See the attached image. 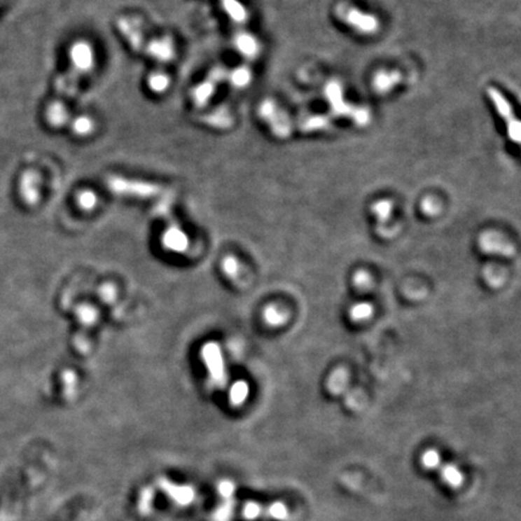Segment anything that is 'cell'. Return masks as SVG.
<instances>
[{
  "instance_id": "obj_1",
  "label": "cell",
  "mask_w": 521,
  "mask_h": 521,
  "mask_svg": "<svg viewBox=\"0 0 521 521\" xmlns=\"http://www.w3.org/2000/svg\"><path fill=\"white\" fill-rule=\"evenodd\" d=\"M96 65V53L87 40H76L69 48V67L57 76L55 90L58 96L73 98L78 93L83 76L90 74Z\"/></svg>"
},
{
  "instance_id": "obj_2",
  "label": "cell",
  "mask_w": 521,
  "mask_h": 521,
  "mask_svg": "<svg viewBox=\"0 0 521 521\" xmlns=\"http://www.w3.org/2000/svg\"><path fill=\"white\" fill-rule=\"evenodd\" d=\"M106 185L115 195L134 197L141 200H150L163 195L165 188L153 183H148L138 179L125 178L120 175H110L106 179Z\"/></svg>"
},
{
  "instance_id": "obj_3",
  "label": "cell",
  "mask_w": 521,
  "mask_h": 521,
  "mask_svg": "<svg viewBox=\"0 0 521 521\" xmlns=\"http://www.w3.org/2000/svg\"><path fill=\"white\" fill-rule=\"evenodd\" d=\"M228 69L225 65H216L209 71L204 80L197 83L191 91L192 103L195 108L203 109L210 103L214 95L216 93L220 83L227 81Z\"/></svg>"
},
{
  "instance_id": "obj_4",
  "label": "cell",
  "mask_w": 521,
  "mask_h": 521,
  "mask_svg": "<svg viewBox=\"0 0 521 521\" xmlns=\"http://www.w3.org/2000/svg\"><path fill=\"white\" fill-rule=\"evenodd\" d=\"M258 115L268 125L275 137L286 138L291 133V120L273 100H263L258 106Z\"/></svg>"
},
{
  "instance_id": "obj_5",
  "label": "cell",
  "mask_w": 521,
  "mask_h": 521,
  "mask_svg": "<svg viewBox=\"0 0 521 521\" xmlns=\"http://www.w3.org/2000/svg\"><path fill=\"white\" fill-rule=\"evenodd\" d=\"M337 13L342 21L345 22L352 28H355L360 33L373 34L378 31L379 22L377 18L368 13H362L352 6L340 5L337 9Z\"/></svg>"
},
{
  "instance_id": "obj_6",
  "label": "cell",
  "mask_w": 521,
  "mask_h": 521,
  "mask_svg": "<svg viewBox=\"0 0 521 521\" xmlns=\"http://www.w3.org/2000/svg\"><path fill=\"white\" fill-rule=\"evenodd\" d=\"M116 27L120 34L126 40L133 51L138 53H144L148 39L144 34L143 28L139 25L138 20L130 16H121L116 21Z\"/></svg>"
},
{
  "instance_id": "obj_7",
  "label": "cell",
  "mask_w": 521,
  "mask_h": 521,
  "mask_svg": "<svg viewBox=\"0 0 521 521\" xmlns=\"http://www.w3.org/2000/svg\"><path fill=\"white\" fill-rule=\"evenodd\" d=\"M326 96L330 100L332 108L335 113L340 115H349L359 123H367L369 120V113L365 109L352 108L344 102L342 88L337 83H331L326 88Z\"/></svg>"
},
{
  "instance_id": "obj_8",
  "label": "cell",
  "mask_w": 521,
  "mask_h": 521,
  "mask_svg": "<svg viewBox=\"0 0 521 521\" xmlns=\"http://www.w3.org/2000/svg\"><path fill=\"white\" fill-rule=\"evenodd\" d=\"M487 95L490 97V99L494 102L495 108L499 111L501 118H503L507 122V126H508V134L509 138L515 141V143H520L521 138V125L520 122L517 121V118H514V113H513L512 106L508 103V100L506 99L501 93H499L495 88H489Z\"/></svg>"
},
{
  "instance_id": "obj_9",
  "label": "cell",
  "mask_w": 521,
  "mask_h": 521,
  "mask_svg": "<svg viewBox=\"0 0 521 521\" xmlns=\"http://www.w3.org/2000/svg\"><path fill=\"white\" fill-rule=\"evenodd\" d=\"M18 195L25 204H38L41 195V175L38 170L28 169L22 174L18 181Z\"/></svg>"
},
{
  "instance_id": "obj_10",
  "label": "cell",
  "mask_w": 521,
  "mask_h": 521,
  "mask_svg": "<svg viewBox=\"0 0 521 521\" xmlns=\"http://www.w3.org/2000/svg\"><path fill=\"white\" fill-rule=\"evenodd\" d=\"M479 249L487 255H499V256H515L517 250L510 242L504 239L502 235L495 232H485L478 239Z\"/></svg>"
},
{
  "instance_id": "obj_11",
  "label": "cell",
  "mask_w": 521,
  "mask_h": 521,
  "mask_svg": "<svg viewBox=\"0 0 521 521\" xmlns=\"http://www.w3.org/2000/svg\"><path fill=\"white\" fill-rule=\"evenodd\" d=\"M144 55L160 63L170 62L175 57V45L170 36L153 38L146 43Z\"/></svg>"
},
{
  "instance_id": "obj_12",
  "label": "cell",
  "mask_w": 521,
  "mask_h": 521,
  "mask_svg": "<svg viewBox=\"0 0 521 521\" xmlns=\"http://www.w3.org/2000/svg\"><path fill=\"white\" fill-rule=\"evenodd\" d=\"M45 120L53 128H63L70 122V113L61 100H53L45 109Z\"/></svg>"
},
{
  "instance_id": "obj_13",
  "label": "cell",
  "mask_w": 521,
  "mask_h": 521,
  "mask_svg": "<svg viewBox=\"0 0 521 521\" xmlns=\"http://www.w3.org/2000/svg\"><path fill=\"white\" fill-rule=\"evenodd\" d=\"M233 43H235V50L248 60L256 58L260 53V43L256 38L248 32H237L233 36Z\"/></svg>"
},
{
  "instance_id": "obj_14",
  "label": "cell",
  "mask_w": 521,
  "mask_h": 521,
  "mask_svg": "<svg viewBox=\"0 0 521 521\" xmlns=\"http://www.w3.org/2000/svg\"><path fill=\"white\" fill-rule=\"evenodd\" d=\"M202 116V122L216 130H227L233 125V115L227 106H217Z\"/></svg>"
},
{
  "instance_id": "obj_15",
  "label": "cell",
  "mask_w": 521,
  "mask_h": 521,
  "mask_svg": "<svg viewBox=\"0 0 521 521\" xmlns=\"http://www.w3.org/2000/svg\"><path fill=\"white\" fill-rule=\"evenodd\" d=\"M204 355L207 357L209 369H210L211 375H213L211 378L214 379V382H222V384H225L226 382V377L223 374V362H221L220 352H218L217 347H215V345L205 347Z\"/></svg>"
},
{
  "instance_id": "obj_16",
  "label": "cell",
  "mask_w": 521,
  "mask_h": 521,
  "mask_svg": "<svg viewBox=\"0 0 521 521\" xmlns=\"http://www.w3.org/2000/svg\"><path fill=\"white\" fill-rule=\"evenodd\" d=\"M252 73L248 65H238L232 70H228L227 81L235 88H245L251 83Z\"/></svg>"
},
{
  "instance_id": "obj_17",
  "label": "cell",
  "mask_w": 521,
  "mask_h": 521,
  "mask_svg": "<svg viewBox=\"0 0 521 521\" xmlns=\"http://www.w3.org/2000/svg\"><path fill=\"white\" fill-rule=\"evenodd\" d=\"M69 127L76 137L81 138L91 135L96 130L93 118H90L88 115H78L76 118H70Z\"/></svg>"
},
{
  "instance_id": "obj_18",
  "label": "cell",
  "mask_w": 521,
  "mask_h": 521,
  "mask_svg": "<svg viewBox=\"0 0 521 521\" xmlns=\"http://www.w3.org/2000/svg\"><path fill=\"white\" fill-rule=\"evenodd\" d=\"M222 8L232 21L244 25L248 21V11L238 0H221Z\"/></svg>"
},
{
  "instance_id": "obj_19",
  "label": "cell",
  "mask_w": 521,
  "mask_h": 521,
  "mask_svg": "<svg viewBox=\"0 0 521 521\" xmlns=\"http://www.w3.org/2000/svg\"><path fill=\"white\" fill-rule=\"evenodd\" d=\"M347 382L349 375L347 370L344 368L335 369L327 382V390L330 391L332 395H342L347 389Z\"/></svg>"
},
{
  "instance_id": "obj_20",
  "label": "cell",
  "mask_w": 521,
  "mask_h": 521,
  "mask_svg": "<svg viewBox=\"0 0 521 521\" xmlns=\"http://www.w3.org/2000/svg\"><path fill=\"white\" fill-rule=\"evenodd\" d=\"M439 474H440V478H442L444 484H447V487H452V489L460 487L464 482V479H465L459 467H456L455 465H452V464L442 466Z\"/></svg>"
},
{
  "instance_id": "obj_21",
  "label": "cell",
  "mask_w": 521,
  "mask_h": 521,
  "mask_svg": "<svg viewBox=\"0 0 521 521\" xmlns=\"http://www.w3.org/2000/svg\"><path fill=\"white\" fill-rule=\"evenodd\" d=\"M148 90L156 95L165 93V91H168L170 86L169 75L162 70L152 71L151 74L148 75Z\"/></svg>"
},
{
  "instance_id": "obj_22",
  "label": "cell",
  "mask_w": 521,
  "mask_h": 521,
  "mask_svg": "<svg viewBox=\"0 0 521 521\" xmlns=\"http://www.w3.org/2000/svg\"><path fill=\"white\" fill-rule=\"evenodd\" d=\"M400 81L401 76L398 73H396V71H391V73L382 71L374 78V88L377 91L385 93V92L390 91L391 88H394V86H396Z\"/></svg>"
},
{
  "instance_id": "obj_23",
  "label": "cell",
  "mask_w": 521,
  "mask_h": 521,
  "mask_svg": "<svg viewBox=\"0 0 521 521\" xmlns=\"http://www.w3.org/2000/svg\"><path fill=\"white\" fill-rule=\"evenodd\" d=\"M392 207L394 205L389 200H379L377 203H374L373 207H372V211H373L375 217L378 218V230L385 228L389 221H390Z\"/></svg>"
},
{
  "instance_id": "obj_24",
  "label": "cell",
  "mask_w": 521,
  "mask_h": 521,
  "mask_svg": "<svg viewBox=\"0 0 521 521\" xmlns=\"http://www.w3.org/2000/svg\"><path fill=\"white\" fill-rule=\"evenodd\" d=\"M374 308L372 304L368 302H360V303L354 304L350 310H349V317L354 322H365L373 317Z\"/></svg>"
},
{
  "instance_id": "obj_25",
  "label": "cell",
  "mask_w": 521,
  "mask_h": 521,
  "mask_svg": "<svg viewBox=\"0 0 521 521\" xmlns=\"http://www.w3.org/2000/svg\"><path fill=\"white\" fill-rule=\"evenodd\" d=\"M265 321L270 326H282L287 321V313L279 307H268L265 312Z\"/></svg>"
},
{
  "instance_id": "obj_26",
  "label": "cell",
  "mask_w": 521,
  "mask_h": 521,
  "mask_svg": "<svg viewBox=\"0 0 521 521\" xmlns=\"http://www.w3.org/2000/svg\"><path fill=\"white\" fill-rule=\"evenodd\" d=\"M484 279L491 287H499L504 282L502 270H499L495 265H487L484 270Z\"/></svg>"
},
{
  "instance_id": "obj_27",
  "label": "cell",
  "mask_w": 521,
  "mask_h": 521,
  "mask_svg": "<svg viewBox=\"0 0 521 521\" xmlns=\"http://www.w3.org/2000/svg\"><path fill=\"white\" fill-rule=\"evenodd\" d=\"M422 465L426 469H436L440 466V455L437 450L429 449L422 455Z\"/></svg>"
},
{
  "instance_id": "obj_28",
  "label": "cell",
  "mask_w": 521,
  "mask_h": 521,
  "mask_svg": "<svg viewBox=\"0 0 521 521\" xmlns=\"http://www.w3.org/2000/svg\"><path fill=\"white\" fill-rule=\"evenodd\" d=\"M352 282H354V285L360 291H367L373 285V280H372L370 275L366 270H359V272L354 274Z\"/></svg>"
},
{
  "instance_id": "obj_29",
  "label": "cell",
  "mask_w": 521,
  "mask_h": 521,
  "mask_svg": "<svg viewBox=\"0 0 521 521\" xmlns=\"http://www.w3.org/2000/svg\"><path fill=\"white\" fill-rule=\"evenodd\" d=\"M328 125H330V121L324 116H310L302 122L300 128L304 130H322Z\"/></svg>"
},
{
  "instance_id": "obj_30",
  "label": "cell",
  "mask_w": 521,
  "mask_h": 521,
  "mask_svg": "<svg viewBox=\"0 0 521 521\" xmlns=\"http://www.w3.org/2000/svg\"><path fill=\"white\" fill-rule=\"evenodd\" d=\"M97 204V195H95V192L90 191V190H85L78 195V205L81 208L90 210Z\"/></svg>"
},
{
  "instance_id": "obj_31",
  "label": "cell",
  "mask_w": 521,
  "mask_h": 521,
  "mask_svg": "<svg viewBox=\"0 0 521 521\" xmlns=\"http://www.w3.org/2000/svg\"><path fill=\"white\" fill-rule=\"evenodd\" d=\"M249 387L245 382H237L232 391V400L235 403H242L248 396Z\"/></svg>"
},
{
  "instance_id": "obj_32",
  "label": "cell",
  "mask_w": 521,
  "mask_h": 521,
  "mask_svg": "<svg viewBox=\"0 0 521 521\" xmlns=\"http://www.w3.org/2000/svg\"><path fill=\"white\" fill-rule=\"evenodd\" d=\"M268 515L273 519H277V520H285L289 515V510H287L285 504L279 502V503H273L268 508Z\"/></svg>"
},
{
  "instance_id": "obj_33",
  "label": "cell",
  "mask_w": 521,
  "mask_h": 521,
  "mask_svg": "<svg viewBox=\"0 0 521 521\" xmlns=\"http://www.w3.org/2000/svg\"><path fill=\"white\" fill-rule=\"evenodd\" d=\"M422 210L427 216H434L436 214H438L439 204L433 198H426L422 200Z\"/></svg>"
}]
</instances>
